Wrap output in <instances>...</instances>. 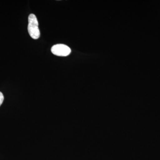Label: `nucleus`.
I'll return each instance as SVG.
<instances>
[{"mask_svg": "<svg viewBox=\"0 0 160 160\" xmlns=\"http://www.w3.org/2000/svg\"><path fill=\"white\" fill-rule=\"evenodd\" d=\"M28 21V30L29 34L32 38L38 39L40 37V32L38 28V22L36 16L34 14H30L29 16Z\"/></svg>", "mask_w": 160, "mask_h": 160, "instance_id": "f257e3e1", "label": "nucleus"}, {"mask_svg": "<svg viewBox=\"0 0 160 160\" xmlns=\"http://www.w3.org/2000/svg\"><path fill=\"white\" fill-rule=\"evenodd\" d=\"M52 52L58 56L66 57L71 53V50L69 46L64 44H57L52 46Z\"/></svg>", "mask_w": 160, "mask_h": 160, "instance_id": "f03ea898", "label": "nucleus"}, {"mask_svg": "<svg viewBox=\"0 0 160 160\" xmlns=\"http://www.w3.org/2000/svg\"><path fill=\"white\" fill-rule=\"evenodd\" d=\"M4 96H3L2 93L0 92V106L2 104L3 101H4Z\"/></svg>", "mask_w": 160, "mask_h": 160, "instance_id": "7ed1b4c3", "label": "nucleus"}]
</instances>
